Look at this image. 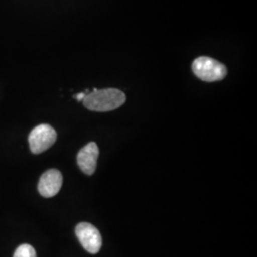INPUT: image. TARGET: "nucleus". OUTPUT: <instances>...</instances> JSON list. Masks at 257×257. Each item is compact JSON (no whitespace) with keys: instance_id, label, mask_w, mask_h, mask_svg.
Wrapping results in <instances>:
<instances>
[{"instance_id":"obj_1","label":"nucleus","mask_w":257,"mask_h":257,"mask_svg":"<svg viewBox=\"0 0 257 257\" xmlns=\"http://www.w3.org/2000/svg\"><path fill=\"white\" fill-rule=\"evenodd\" d=\"M126 102L125 93L117 89H94L83 99L88 110L93 111H110L116 110Z\"/></svg>"},{"instance_id":"obj_2","label":"nucleus","mask_w":257,"mask_h":257,"mask_svg":"<svg viewBox=\"0 0 257 257\" xmlns=\"http://www.w3.org/2000/svg\"><path fill=\"white\" fill-rule=\"evenodd\" d=\"M192 69L193 74L206 82L219 81L224 79L228 74L225 65L209 56L197 57L193 62Z\"/></svg>"},{"instance_id":"obj_3","label":"nucleus","mask_w":257,"mask_h":257,"mask_svg":"<svg viewBox=\"0 0 257 257\" xmlns=\"http://www.w3.org/2000/svg\"><path fill=\"white\" fill-rule=\"evenodd\" d=\"M57 134L49 124H41L29 135V145L33 154L39 155L52 147L56 141Z\"/></svg>"},{"instance_id":"obj_4","label":"nucleus","mask_w":257,"mask_h":257,"mask_svg":"<svg viewBox=\"0 0 257 257\" xmlns=\"http://www.w3.org/2000/svg\"><path fill=\"white\" fill-rule=\"evenodd\" d=\"M75 234L83 248L89 253L96 254L102 247V237L99 230L93 225L81 222L75 228Z\"/></svg>"},{"instance_id":"obj_5","label":"nucleus","mask_w":257,"mask_h":257,"mask_svg":"<svg viewBox=\"0 0 257 257\" xmlns=\"http://www.w3.org/2000/svg\"><path fill=\"white\" fill-rule=\"evenodd\" d=\"M63 183V176L56 169H51L41 175L38 182V192L46 198L54 197L59 193Z\"/></svg>"},{"instance_id":"obj_6","label":"nucleus","mask_w":257,"mask_h":257,"mask_svg":"<svg viewBox=\"0 0 257 257\" xmlns=\"http://www.w3.org/2000/svg\"><path fill=\"white\" fill-rule=\"evenodd\" d=\"M98 156L99 150L94 142L87 144L79 151L77 155V164L85 175H92L94 174Z\"/></svg>"},{"instance_id":"obj_7","label":"nucleus","mask_w":257,"mask_h":257,"mask_svg":"<svg viewBox=\"0 0 257 257\" xmlns=\"http://www.w3.org/2000/svg\"><path fill=\"white\" fill-rule=\"evenodd\" d=\"M14 257H37L36 249L29 244H22L16 249Z\"/></svg>"},{"instance_id":"obj_8","label":"nucleus","mask_w":257,"mask_h":257,"mask_svg":"<svg viewBox=\"0 0 257 257\" xmlns=\"http://www.w3.org/2000/svg\"><path fill=\"white\" fill-rule=\"evenodd\" d=\"M88 93H89L88 92H79V93L74 95V97L77 101H83V99L86 97V95H87Z\"/></svg>"}]
</instances>
